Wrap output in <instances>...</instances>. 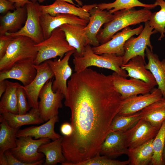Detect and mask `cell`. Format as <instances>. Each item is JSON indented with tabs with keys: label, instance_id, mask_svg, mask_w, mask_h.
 <instances>
[{
	"label": "cell",
	"instance_id": "35",
	"mask_svg": "<svg viewBox=\"0 0 165 165\" xmlns=\"http://www.w3.org/2000/svg\"><path fill=\"white\" fill-rule=\"evenodd\" d=\"M154 3L160 6V9L152 13L148 21L154 30L160 34L158 39L160 40L165 34V2L164 0H156Z\"/></svg>",
	"mask_w": 165,
	"mask_h": 165
},
{
	"label": "cell",
	"instance_id": "44",
	"mask_svg": "<svg viewBox=\"0 0 165 165\" xmlns=\"http://www.w3.org/2000/svg\"><path fill=\"white\" fill-rule=\"evenodd\" d=\"M45 0H37V1H38L39 2L41 3L43 2ZM59 0L64 1L65 2H68L69 3H70V4L75 5L76 6H78L76 5L75 4L74 2L73 1L74 0L75 1L79 6H82V3L81 1L79 0Z\"/></svg>",
	"mask_w": 165,
	"mask_h": 165
},
{
	"label": "cell",
	"instance_id": "20",
	"mask_svg": "<svg viewBox=\"0 0 165 165\" xmlns=\"http://www.w3.org/2000/svg\"><path fill=\"white\" fill-rule=\"evenodd\" d=\"M85 27L79 24H64L59 27L64 32L69 45L75 49L73 55L82 56L85 46L89 44L85 34Z\"/></svg>",
	"mask_w": 165,
	"mask_h": 165
},
{
	"label": "cell",
	"instance_id": "46",
	"mask_svg": "<svg viewBox=\"0 0 165 165\" xmlns=\"http://www.w3.org/2000/svg\"><path fill=\"white\" fill-rule=\"evenodd\" d=\"M163 159L165 161V141L164 148V150H163Z\"/></svg>",
	"mask_w": 165,
	"mask_h": 165
},
{
	"label": "cell",
	"instance_id": "26",
	"mask_svg": "<svg viewBox=\"0 0 165 165\" xmlns=\"http://www.w3.org/2000/svg\"><path fill=\"white\" fill-rule=\"evenodd\" d=\"M0 115L10 127L15 128L25 125L38 124L45 122L41 117L38 109L33 108L24 114L6 112Z\"/></svg>",
	"mask_w": 165,
	"mask_h": 165
},
{
	"label": "cell",
	"instance_id": "27",
	"mask_svg": "<svg viewBox=\"0 0 165 165\" xmlns=\"http://www.w3.org/2000/svg\"><path fill=\"white\" fill-rule=\"evenodd\" d=\"M62 139L61 136L52 142L43 144L39 147L38 152L43 153L45 157L44 165H55L66 161L62 152Z\"/></svg>",
	"mask_w": 165,
	"mask_h": 165
},
{
	"label": "cell",
	"instance_id": "31",
	"mask_svg": "<svg viewBox=\"0 0 165 165\" xmlns=\"http://www.w3.org/2000/svg\"><path fill=\"white\" fill-rule=\"evenodd\" d=\"M0 122V155H2L16 147V134L20 128L10 127L1 115Z\"/></svg>",
	"mask_w": 165,
	"mask_h": 165
},
{
	"label": "cell",
	"instance_id": "19",
	"mask_svg": "<svg viewBox=\"0 0 165 165\" xmlns=\"http://www.w3.org/2000/svg\"><path fill=\"white\" fill-rule=\"evenodd\" d=\"M97 5L95 4L77 7L75 5L64 1L56 0L54 3L50 5H40V8L42 13H48L52 16H55L58 13L70 14L89 20V11Z\"/></svg>",
	"mask_w": 165,
	"mask_h": 165
},
{
	"label": "cell",
	"instance_id": "28",
	"mask_svg": "<svg viewBox=\"0 0 165 165\" xmlns=\"http://www.w3.org/2000/svg\"><path fill=\"white\" fill-rule=\"evenodd\" d=\"M164 99L155 102L140 112L141 118L159 129L165 120Z\"/></svg>",
	"mask_w": 165,
	"mask_h": 165
},
{
	"label": "cell",
	"instance_id": "8",
	"mask_svg": "<svg viewBox=\"0 0 165 165\" xmlns=\"http://www.w3.org/2000/svg\"><path fill=\"white\" fill-rule=\"evenodd\" d=\"M40 5L37 2L29 1L25 6L27 11V18L23 27L15 32H7L5 35L15 37L22 35L29 37L36 43L44 40L40 22L41 12Z\"/></svg>",
	"mask_w": 165,
	"mask_h": 165
},
{
	"label": "cell",
	"instance_id": "3",
	"mask_svg": "<svg viewBox=\"0 0 165 165\" xmlns=\"http://www.w3.org/2000/svg\"><path fill=\"white\" fill-rule=\"evenodd\" d=\"M73 56V63L75 72L78 73L89 67L94 66L112 70L125 78L128 77L127 72L121 68L123 64V56L114 53L97 54L93 52L89 44L85 46L82 56Z\"/></svg>",
	"mask_w": 165,
	"mask_h": 165
},
{
	"label": "cell",
	"instance_id": "48",
	"mask_svg": "<svg viewBox=\"0 0 165 165\" xmlns=\"http://www.w3.org/2000/svg\"></svg>",
	"mask_w": 165,
	"mask_h": 165
},
{
	"label": "cell",
	"instance_id": "18",
	"mask_svg": "<svg viewBox=\"0 0 165 165\" xmlns=\"http://www.w3.org/2000/svg\"><path fill=\"white\" fill-rule=\"evenodd\" d=\"M34 61L31 59L20 61L9 69L0 72V81L13 79L20 81L23 86L28 85L36 75L37 70L34 67Z\"/></svg>",
	"mask_w": 165,
	"mask_h": 165
},
{
	"label": "cell",
	"instance_id": "32",
	"mask_svg": "<svg viewBox=\"0 0 165 165\" xmlns=\"http://www.w3.org/2000/svg\"><path fill=\"white\" fill-rule=\"evenodd\" d=\"M157 5L146 4L138 0H116L114 2L109 3H102L97 4V6L102 10H109L111 13L124 9L134 8L135 7H142L150 9L155 8Z\"/></svg>",
	"mask_w": 165,
	"mask_h": 165
},
{
	"label": "cell",
	"instance_id": "45",
	"mask_svg": "<svg viewBox=\"0 0 165 165\" xmlns=\"http://www.w3.org/2000/svg\"><path fill=\"white\" fill-rule=\"evenodd\" d=\"M0 165H7V160L4 153L0 155Z\"/></svg>",
	"mask_w": 165,
	"mask_h": 165
},
{
	"label": "cell",
	"instance_id": "6",
	"mask_svg": "<svg viewBox=\"0 0 165 165\" xmlns=\"http://www.w3.org/2000/svg\"><path fill=\"white\" fill-rule=\"evenodd\" d=\"M50 141L48 138L37 139L31 136L21 137L16 139V147L9 149L12 154L21 162L30 165H42L44 162V154L38 152L42 145Z\"/></svg>",
	"mask_w": 165,
	"mask_h": 165
},
{
	"label": "cell",
	"instance_id": "16",
	"mask_svg": "<svg viewBox=\"0 0 165 165\" xmlns=\"http://www.w3.org/2000/svg\"><path fill=\"white\" fill-rule=\"evenodd\" d=\"M40 19L44 39L50 36L54 29L63 24H70L86 26L89 22V20L76 15L66 13H58L52 16L48 13H41Z\"/></svg>",
	"mask_w": 165,
	"mask_h": 165
},
{
	"label": "cell",
	"instance_id": "21",
	"mask_svg": "<svg viewBox=\"0 0 165 165\" xmlns=\"http://www.w3.org/2000/svg\"><path fill=\"white\" fill-rule=\"evenodd\" d=\"M128 150L124 132L111 131L101 145L100 154L109 157H115L127 155Z\"/></svg>",
	"mask_w": 165,
	"mask_h": 165
},
{
	"label": "cell",
	"instance_id": "17",
	"mask_svg": "<svg viewBox=\"0 0 165 165\" xmlns=\"http://www.w3.org/2000/svg\"><path fill=\"white\" fill-rule=\"evenodd\" d=\"M89 13V22L85 27L86 35L89 44L94 47L97 46L100 44L97 35L101 27L113 19L114 14L109 10L101 9L97 6L90 10Z\"/></svg>",
	"mask_w": 165,
	"mask_h": 165
},
{
	"label": "cell",
	"instance_id": "34",
	"mask_svg": "<svg viewBox=\"0 0 165 165\" xmlns=\"http://www.w3.org/2000/svg\"><path fill=\"white\" fill-rule=\"evenodd\" d=\"M165 141V120L163 122L152 142L153 154L151 163L153 165L165 164L163 158V152Z\"/></svg>",
	"mask_w": 165,
	"mask_h": 165
},
{
	"label": "cell",
	"instance_id": "23",
	"mask_svg": "<svg viewBox=\"0 0 165 165\" xmlns=\"http://www.w3.org/2000/svg\"><path fill=\"white\" fill-rule=\"evenodd\" d=\"M145 58L138 56L123 64L121 68L127 72L128 77L141 80L155 86L157 83L151 72L145 68Z\"/></svg>",
	"mask_w": 165,
	"mask_h": 165
},
{
	"label": "cell",
	"instance_id": "37",
	"mask_svg": "<svg viewBox=\"0 0 165 165\" xmlns=\"http://www.w3.org/2000/svg\"><path fill=\"white\" fill-rule=\"evenodd\" d=\"M18 114H24L28 112L31 108L28 102L25 92L21 85L16 91Z\"/></svg>",
	"mask_w": 165,
	"mask_h": 165
},
{
	"label": "cell",
	"instance_id": "1",
	"mask_svg": "<svg viewBox=\"0 0 165 165\" xmlns=\"http://www.w3.org/2000/svg\"><path fill=\"white\" fill-rule=\"evenodd\" d=\"M64 98L73 130L63 137L62 152L67 165H75L100 154L123 99L111 75L90 69L73 74Z\"/></svg>",
	"mask_w": 165,
	"mask_h": 165
},
{
	"label": "cell",
	"instance_id": "47",
	"mask_svg": "<svg viewBox=\"0 0 165 165\" xmlns=\"http://www.w3.org/2000/svg\"><path fill=\"white\" fill-rule=\"evenodd\" d=\"M164 104H165V99L164 100Z\"/></svg>",
	"mask_w": 165,
	"mask_h": 165
},
{
	"label": "cell",
	"instance_id": "11",
	"mask_svg": "<svg viewBox=\"0 0 165 165\" xmlns=\"http://www.w3.org/2000/svg\"><path fill=\"white\" fill-rule=\"evenodd\" d=\"M143 28L142 25L134 29L127 27L123 29L121 31L115 34L107 42L93 47L92 49L97 54L114 53L118 56H123L125 53L124 46L126 42L134 35L139 34Z\"/></svg>",
	"mask_w": 165,
	"mask_h": 165
},
{
	"label": "cell",
	"instance_id": "41",
	"mask_svg": "<svg viewBox=\"0 0 165 165\" xmlns=\"http://www.w3.org/2000/svg\"><path fill=\"white\" fill-rule=\"evenodd\" d=\"M60 131L64 136H70L73 132V128L71 123L66 122L62 123L61 126Z\"/></svg>",
	"mask_w": 165,
	"mask_h": 165
},
{
	"label": "cell",
	"instance_id": "13",
	"mask_svg": "<svg viewBox=\"0 0 165 165\" xmlns=\"http://www.w3.org/2000/svg\"><path fill=\"white\" fill-rule=\"evenodd\" d=\"M114 85L123 100L129 97L150 93L153 86L141 80L122 76L114 72L112 75Z\"/></svg>",
	"mask_w": 165,
	"mask_h": 165
},
{
	"label": "cell",
	"instance_id": "38",
	"mask_svg": "<svg viewBox=\"0 0 165 165\" xmlns=\"http://www.w3.org/2000/svg\"><path fill=\"white\" fill-rule=\"evenodd\" d=\"M13 37L6 35H0V59L5 55Z\"/></svg>",
	"mask_w": 165,
	"mask_h": 165
},
{
	"label": "cell",
	"instance_id": "25",
	"mask_svg": "<svg viewBox=\"0 0 165 165\" xmlns=\"http://www.w3.org/2000/svg\"><path fill=\"white\" fill-rule=\"evenodd\" d=\"M145 54L148 59L145 68L152 73L161 91L163 98L165 99V58L160 61L158 56L154 53L148 46Z\"/></svg>",
	"mask_w": 165,
	"mask_h": 165
},
{
	"label": "cell",
	"instance_id": "2",
	"mask_svg": "<svg viewBox=\"0 0 165 165\" xmlns=\"http://www.w3.org/2000/svg\"><path fill=\"white\" fill-rule=\"evenodd\" d=\"M152 13L144 8L136 10L134 8L124 9L114 13L113 19L104 24L97 38L100 44L110 40L119 31L131 25H135L149 20Z\"/></svg>",
	"mask_w": 165,
	"mask_h": 165
},
{
	"label": "cell",
	"instance_id": "12",
	"mask_svg": "<svg viewBox=\"0 0 165 165\" xmlns=\"http://www.w3.org/2000/svg\"><path fill=\"white\" fill-rule=\"evenodd\" d=\"M75 50L67 52L62 59L46 61L55 77L52 85L53 91L55 92L60 90L64 96L67 91V81L72 74V70L68 64V61Z\"/></svg>",
	"mask_w": 165,
	"mask_h": 165
},
{
	"label": "cell",
	"instance_id": "15",
	"mask_svg": "<svg viewBox=\"0 0 165 165\" xmlns=\"http://www.w3.org/2000/svg\"><path fill=\"white\" fill-rule=\"evenodd\" d=\"M164 99L160 90L154 88L149 93L131 96L123 100L118 115H128L141 111L151 104Z\"/></svg>",
	"mask_w": 165,
	"mask_h": 165
},
{
	"label": "cell",
	"instance_id": "36",
	"mask_svg": "<svg viewBox=\"0 0 165 165\" xmlns=\"http://www.w3.org/2000/svg\"><path fill=\"white\" fill-rule=\"evenodd\" d=\"M130 163L129 159L121 161L112 159L107 156L100 154L75 165H127Z\"/></svg>",
	"mask_w": 165,
	"mask_h": 165
},
{
	"label": "cell",
	"instance_id": "10",
	"mask_svg": "<svg viewBox=\"0 0 165 165\" xmlns=\"http://www.w3.org/2000/svg\"><path fill=\"white\" fill-rule=\"evenodd\" d=\"M34 67L37 70L36 76L30 84L22 85V87L31 107L38 109L40 93L46 82L54 75L46 61L38 65L34 64Z\"/></svg>",
	"mask_w": 165,
	"mask_h": 165
},
{
	"label": "cell",
	"instance_id": "22",
	"mask_svg": "<svg viewBox=\"0 0 165 165\" xmlns=\"http://www.w3.org/2000/svg\"><path fill=\"white\" fill-rule=\"evenodd\" d=\"M59 121L58 116L50 119L46 123L39 126H32L22 129H19L16 134V137L31 136L37 139L42 138H48L54 140L61 136L54 130L55 124Z\"/></svg>",
	"mask_w": 165,
	"mask_h": 165
},
{
	"label": "cell",
	"instance_id": "4",
	"mask_svg": "<svg viewBox=\"0 0 165 165\" xmlns=\"http://www.w3.org/2000/svg\"><path fill=\"white\" fill-rule=\"evenodd\" d=\"M36 43L30 38L20 35L13 37L4 56L0 59V72L7 70L16 63L31 59L38 53Z\"/></svg>",
	"mask_w": 165,
	"mask_h": 165
},
{
	"label": "cell",
	"instance_id": "7",
	"mask_svg": "<svg viewBox=\"0 0 165 165\" xmlns=\"http://www.w3.org/2000/svg\"><path fill=\"white\" fill-rule=\"evenodd\" d=\"M53 79L46 83L39 96L38 109L42 119L45 122L58 116V110L63 107L62 100L64 95L60 91L54 92L52 89Z\"/></svg>",
	"mask_w": 165,
	"mask_h": 165
},
{
	"label": "cell",
	"instance_id": "42",
	"mask_svg": "<svg viewBox=\"0 0 165 165\" xmlns=\"http://www.w3.org/2000/svg\"><path fill=\"white\" fill-rule=\"evenodd\" d=\"M14 3L16 8L23 7L25 6L26 4L29 1L33 2H37V0H9Z\"/></svg>",
	"mask_w": 165,
	"mask_h": 165
},
{
	"label": "cell",
	"instance_id": "30",
	"mask_svg": "<svg viewBox=\"0 0 165 165\" xmlns=\"http://www.w3.org/2000/svg\"><path fill=\"white\" fill-rule=\"evenodd\" d=\"M7 88L0 101V114L10 112L18 114L17 90L21 85L6 79Z\"/></svg>",
	"mask_w": 165,
	"mask_h": 165
},
{
	"label": "cell",
	"instance_id": "29",
	"mask_svg": "<svg viewBox=\"0 0 165 165\" xmlns=\"http://www.w3.org/2000/svg\"><path fill=\"white\" fill-rule=\"evenodd\" d=\"M153 139L135 147L128 148L127 155L132 165H146L151 163L153 154Z\"/></svg>",
	"mask_w": 165,
	"mask_h": 165
},
{
	"label": "cell",
	"instance_id": "5",
	"mask_svg": "<svg viewBox=\"0 0 165 165\" xmlns=\"http://www.w3.org/2000/svg\"><path fill=\"white\" fill-rule=\"evenodd\" d=\"M35 46L38 50L34 61L36 65L58 56L61 59L67 52L75 50L69 45L64 32L59 28L54 29L48 38L36 44Z\"/></svg>",
	"mask_w": 165,
	"mask_h": 165
},
{
	"label": "cell",
	"instance_id": "14",
	"mask_svg": "<svg viewBox=\"0 0 165 165\" xmlns=\"http://www.w3.org/2000/svg\"><path fill=\"white\" fill-rule=\"evenodd\" d=\"M159 130L141 119L134 127L124 132L127 147L134 148L154 138Z\"/></svg>",
	"mask_w": 165,
	"mask_h": 165
},
{
	"label": "cell",
	"instance_id": "40",
	"mask_svg": "<svg viewBox=\"0 0 165 165\" xmlns=\"http://www.w3.org/2000/svg\"><path fill=\"white\" fill-rule=\"evenodd\" d=\"M4 153L7 159V165H30L17 159L14 156L9 150L6 151Z\"/></svg>",
	"mask_w": 165,
	"mask_h": 165
},
{
	"label": "cell",
	"instance_id": "24",
	"mask_svg": "<svg viewBox=\"0 0 165 165\" xmlns=\"http://www.w3.org/2000/svg\"><path fill=\"white\" fill-rule=\"evenodd\" d=\"M27 18L25 6L16 8L13 12L8 11L4 16H0V35L18 31L23 27Z\"/></svg>",
	"mask_w": 165,
	"mask_h": 165
},
{
	"label": "cell",
	"instance_id": "9",
	"mask_svg": "<svg viewBox=\"0 0 165 165\" xmlns=\"http://www.w3.org/2000/svg\"><path fill=\"white\" fill-rule=\"evenodd\" d=\"M145 23L143 29L137 37H130L125 42L124 48L125 53L123 56V64L127 63L132 58L141 56L145 58V51L147 47L152 50L150 38L152 35L156 33L150 25L149 21Z\"/></svg>",
	"mask_w": 165,
	"mask_h": 165
},
{
	"label": "cell",
	"instance_id": "33",
	"mask_svg": "<svg viewBox=\"0 0 165 165\" xmlns=\"http://www.w3.org/2000/svg\"><path fill=\"white\" fill-rule=\"evenodd\" d=\"M140 111L128 115L117 114L112 121L111 131L123 132L127 131L134 127L141 119Z\"/></svg>",
	"mask_w": 165,
	"mask_h": 165
},
{
	"label": "cell",
	"instance_id": "43",
	"mask_svg": "<svg viewBox=\"0 0 165 165\" xmlns=\"http://www.w3.org/2000/svg\"><path fill=\"white\" fill-rule=\"evenodd\" d=\"M7 88L6 80L0 81V97L5 91Z\"/></svg>",
	"mask_w": 165,
	"mask_h": 165
},
{
	"label": "cell",
	"instance_id": "39",
	"mask_svg": "<svg viewBox=\"0 0 165 165\" xmlns=\"http://www.w3.org/2000/svg\"><path fill=\"white\" fill-rule=\"evenodd\" d=\"M16 9L14 3L9 0H0V13H4Z\"/></svg>",
	"mask_w": 165,
	"mask_h": 165
}]
</instances>
